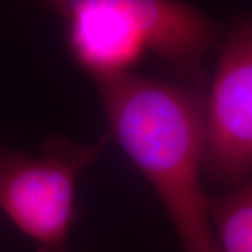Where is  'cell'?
I'll return each mask as SVG.
<instances>
[{"label":"cell","instance_id":"cell-1","mask_svg":"<svg viewBox=\"0 0 252 252\" xmlns=\"http://www.w3.org/2000/svg\"><path fill=\"white\" fill-rule=\"evenodd\" d=\"M94 80L112 135L160 196L185 252H221L202 187L205 98L130 72Z\"/></svg>","mask_w":252,"mask_h":252},{"label":"cell","instance_id":"cell-2","mask_svg":"<svg viewBox=\"0 0 252 252\" xmlns=\"http://www.w3.org/2000/svg\"><path fill=\"white\" fill-rule=\"evenodd\" d=\"M104 143L52 139L39 157L0 150V209L41 248H63L74 220L77 178Z\"/></svg>","mask_w":252,"mask_h":252},{"label":"cell","instance_id":"cell-3","mask_svg":"<svg viewBox=\"0 0 252 252\" xmlns=\"http://www.w3.org/2000/svg\"><path fill=\"white\" fill-rule=\"evenodd\" d=\"M203 171L220 187L240 188L252 175V23L227 38L205 98Z\"/></svg>","mask_w":252,"mask_h":252},{"label":"cell","instance_id":"cell-4","mask_svg":"<svg viewBox=\"0 0 252 252\" xmlns=\"http://www.w3.org/2000/svg\"><path fill=\"white\" fill-rule=\"evenodd\" d=\"M49 7L64 18L73 56L94 79L127 73L147 51L126 0H66Z\"/></svg>","mask_w":252,"mask_h":252},{"label":"cell","instance_id":"cell-5","mask_svg":"<svg viewBox=\"0 0 252 252\" xmlns=\"http://www.w3.org/2000/svg\"><path fill=\"white\" fill-rule=\"evenodd\" d=\"M147 51L181 70H195L217 38L216 26L189 4L167 0H126Z\"/></svg>","mask_w":252,"mask_h":252},{"label":"cell","instance_id":"cell-6","mask_svg":"<svg viewBox=\"0 0 252 252\" xmlns=\"http://www.w3.org/2000/svg\"><path fill=\"white\" fill-rule=\"evenodd\" d=\"M221 252H252V178L224 196L207 200Z\"/></svg>","mask_w":252,"mask_h":252},{"label":"cell","instance_id":"cell-7","mask_svg":"<svg viewBox=\"0 0 252 252\" xmlns=\"http://www.w3.org/2000/svg\"><path fill=\"white\" fill-rule=\"evenodd\" d=\"M39 252H66L63 248H56V250H48V248H41Z\"/></svg>","mask_w":252,"mask_h":252}]
</instances>
